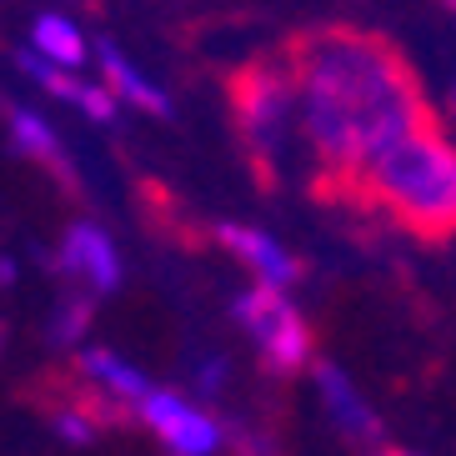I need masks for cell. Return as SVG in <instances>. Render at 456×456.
Returning <instances> with one entry per match:
<instances>
[{"label":"cell","mask_w":456,"mask_h":456,"mask_svg":"<svg viewBox=\"0 0 456 456\" xmlns=\"http://www.w3.org/2000/svg\"><path fill=\"white\" fill-rule=\"evenodd\" d=\"M452 110H456V86H452Z\"/></svg>","instance_id":"2e32d148"},{"label":"cell","mask_w":456,"mask_h":456,"mask_svg":"<svg viewBox=\"0 0 456 456\" xmlns=\"http://www.w3.org/2000/svg\"><path fill=\"white\" fill-rule=\"evenodd\" d=\"M101 86H106L121 106H135V110H151V116H166L171 110V101H166V91L156 81H151L141 66H131L116 45H101Z\"/></svg>","instance_id":"8fae6325"},{"label":"cell","mask_w":456,"mask_h":456,"mask_svg":"<svg viewBox=\"0 0 456 456\" xmlns=\"http://www.w3.org/2000/svg\"><path fill=\"white\" fill-rule=\"evenodd\" d=\"M55 266L86 296H110L121 286V251L101 221H70L61 236V251H55Z\"/></svg>","instance_id":"8992f818"},{"label":"cell","mask_w":456,"mask_h":456,"mask_svg":"<svg viewBox=\"0 0 456 456\" xmlns=\"http://www.w3.org/2000/svg\"><path fill=\"white\" fill-rule=\"evenodd\" d=\"M301 141L326 175L356 186V175L387 146L431 126L427 95L411 66L381 36L351 26L311 30L291 45Z\"/></svg>","instance_id":"6da1fadb"},{"label":"cell","mask_w":456,"mask_h":456,"mask_svg":"<svg viewBox=\"0 0 456 456\" xmlns=\"http://www.w3.org/2000/svg\"><path fill=\"white\" fill-rule=\"evenodd\" d=\"M371 456H416V452H406V446H376Z\"/></svg>","instance_id":"9a60e30c"},{"label":"cell","mask_w":456,"mask_h":456,"mask_svg":"<svg viewBox=\"0 0 456 456\" xmlns=\"http://www.w3.org/2000/svg\"><path fill=\"white\" fill-rule=\"evenodd\" d=\"M231 316H236L241 336L251 341V351L261 356V366L271 376H301L316 366V341H311V326L301 316V306L291 301V291L251 281L231 301Z\"/></svg>","instance_id":"277c9868"},{"label":"cell","mask_w":456,"mask_h":456,"mask_svg":"<svg viewBox=\"0 0 456 456\" xmlns=\"http://www.w3.org/2000/svg\"><path fill=\"white\" fill-rule=\"evenodd\" d=\"M76 371H81L86 387H91L101 402H110L116 411H135L141 396L156 387L131 356H121V351H110V346H81L76 351Z\"/></svg>","instance_id":"9c48e42d"},{"label":"cell","mask_w":456,"mask_h":456,"mask_svg":"<svg viewBox=\"0 0 456 456\" xmlns=\"http://www.w3.org/2000/svg\"><path fill=\"white\" fill-rule=\"evenodd\" d=\"M91 316H95V296H61V306H55V316H51V341L81 346Z\"/></svg>","instance_id":"4fadbf2b"},{"label":"cell","mask_w":456,"mask_h":456,"mask_svg":"<svg viewBox=\"0 0 456 456\" xmlns=\"http://www.w3.org/2000/svg\"><path fill=\"white\" fill-rule=\"evenodd\" d=\"M221 387H226V366L216 362V356H206V362L196 366V391H201V396H216Z\"/></svg>","instance_id":"5bb4252c"},{"label":"cell","mask_w":456,"mask_h":456,"mask_svg":"<svg viewBox=\"0 0 456 456\" xmlns=\"http://www.w3.org/2000/svg\"><path fill=\"white\" fill-rule=\"evenodd\" d=\"M131 416L166 446V456H221L231 442L226 421L211 406H201V396H191V391L151 387Z\"/></svg>","instance_id":"5b68a950"},{"label":"cell","mask_w":456,"mask_h":456,"mask_svg":"<svg viewBox=\"0 0 456 456\" xmlns=\"http://www.w3.org/2000/svg\"><path fill=\"white\" fill-rule=\"evenodd\" d=\"M5 131H11V146L26 156V161L45 166L51 175H61V181H76V171H70V151L66 141H61V131H55L45 116H36L30 106H11L5 110Z\"/></svg>","instance_id":"30bf717a"},{"label":"cell","mask_w":456,"mask_h":456,"mask_svg":"<svg viewBox=\"0 0 456 456\" xmlns=\"http://www.w3.org/2000/svg\"><path fill=\"white\" fill-rule=\"evenodd\" d=\"M356 191L421 241L456 236V141L442 126H421L387 146L356 175Z\"/></svg>","instance_id":"7a4b0ae2"},{"label":"cell","mask_w":456,"mask_h":456,"mask_svg":"<svg viewBox=\"0 0 456 456\" xmlns=\"http://www.w3.org/2000/svg\"><path fill=\"white\" fill-rule=\"evenodd\" d=\"M446 5H452V11H456V0H446Z\"/></svg>","instance_id":"e0dca14e"},{"label":"cell","mask_w":456,"mask_h":456,"mask_svg":"<svg viewBox=\"0 0 456 456\" xmlns=\"http://www.w3.org/2000/svg\"><path fill=\"white\" fill-rule=\"evenodd\" d=\"M216 241L226 246L231 261H241L246 276H251L256 286H276V291H291L296 281H301V261H296L291 251H286L271 231L261 226H241V221H221L216 226Z\"/></svg>","instance_id":"52a82bcc"},{"label":"cell","mask_w":456,"mask_h":456,"mask_svg":"<svg viewBox=\"0 0 456 456\" xmlns=\"http://www.w3.org/2000/svg\"><path fill=\"white\" fill-rule=\"evenodd\" d=\"M311 387L322 396L326 416H331V427L346 436V442H381V416L376 406L366 402V391L351 381V371H341L336 362H316L311 366Z\"/></svg>","instance_id":"ba28073f"},{"label":"cell","mask_w":456,"mask_h":456,"mask_svg":"<svg viewBox=\"0 0 456 456\" xmlns=\"http://www.w3.org/2000/svg\"><path fill=\"white\" fill-rule=\"evenodd\" d=\"M231 106H236V126H241V141L251 151V161L271 175L286 161V151L296 141V126H301L291 61L286 66H271V61L246 66L236 76V86H231Z\"/></svg>","instance_id":"3957f363"},{"label":"cell","mask_w":456,"mask_h":456,"mask_svg":"<svg viewBox=\"0 0 456 456\" xmlns=\"http://www.w3.org/2000/svg\"><path fill=\"white\" fill-rule=\"evenodd\" d=\"M26 51H36L41 61H51V66H61V70H81L86 55H91V45H86V36H81L76 20H66L61 11H51V15H36V20H30V45Z\"/></svg>","instance_id":"7c38bea8"}]
</instances>
